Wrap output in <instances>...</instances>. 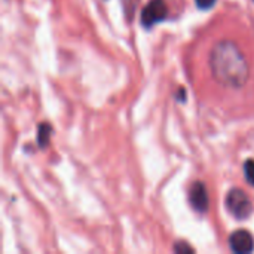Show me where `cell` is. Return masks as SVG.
I'll list each match as a JSON object with an SVG mask.
<instances>
[{
	"mask_svg": "<svg viewBox=\"0 0 254 254\" xmlns=\"http://www.w3.org/2000/svg\"><path fill=\"white\" fill-rule=\"evenodd\" d=\"M51 132H52V128L49 124H42L37 129V141H39V146L40 147H45L48 143H49V138H51Z\"/></svg>",
	"mask_w": 254,
	"mask_h": 254,
	"instance_id": "8992f818",
	"label": "cell"
},
{
	"mask_svg": "<svg viewBox=\"0 0 254 254\" xmlns=\"http://www.w3.org/2000/svg\"><path fill=\"white\" fill-rule=\"evenodd\" d=\"M167 16V4L164 0H150L141 12V24L146 28L153 27Z\"/></svg>",
	"mask_w": 254,
	"mask_h": 254,
	"instance_id": "3957f363",
	"label": "cell"
},
{
	"mask_svg": "<svg viewBox=\"0 0 254 254\" xmlns=\"http://www.w3.org/2000/svg\"><path fill=\"white\" fill-rule=\"evenodd\" d=\"M195 1H196L198 7H201V9H210V7L214 6V3L217 0H195Z\"/></svg>",
	"mask_w": 254,
	"mask_h": 254,
	"instance_id": "9c48e42d",
	"label": "cell"
},
{
	"mask_svg": "<svg viewBox=\"0 0 254 254\" xmlns=\"http://www.w3.org/2000/svg\"><path fill=\"white\" fill-rule=\"evenodd\" d=\"M226 208L228 211L238 220H246L250 217L253 207L247 193L241 189H232L226 196Z\"/></svg>",
	"mask_w": 254,
	"mask_h": 254,
	"instance_id": "7a4b0ae2",
	"label": "cell"
},
{
	"mask_svg": "<svg viewBox=\"0 0 254 254\" xmlns=\"http://www.w3.org/2000/svg\"><path fill=\"white\" fill-rule=\"evenodd\" d=\"M174 252L176 253H193L195 250L190 246H188L186 243H177L174 247Z\"/></svg>",
	"mask_w": 254,
	"mask_h": 254,
	"instance_id": "ba28073f",
	"label": "cell"
},
{
	"mask_svg": "<svg viewBox=\"0 0 254 254\" xmlns=\"http://www.w3.org/2000/svg\"><path fill=\"white\" fill-rule=\"evenodd\" d=\"M244 174H246V179L247 182L254 186V161L253 159H249L244 165Z\"/></svg>",
	"mask_w": 254,
	"mask_h": 254,
	"instance_id": "52a82bcc",
	"label": "cell"
},
{
	"mask_svg": "<svg viewBox=\"0 0 254 254\" xmlns=\"http://www.w3.org/2000/svg\"><path fill=\"white\" fill-rule=\"evenodd\" d=\"M189 199L192 207L199 211V213H205L208 210V193L205 189V185L201 182H195L190 188L189 192Z\"/></svg>",
	"mask_w": 254,
	"mask_h": 254,
	"instance_id": "5b68a950",
	"label": "cell"
},
{
	"mask_svg": "<svg viewBox=\"0 0 254 254\" xmlns=\"http://www.w3.org/2000/svg\"><path fill=\"white\" fill-rule=\"evenodd\" d=\"M214 79L226 88H241L249 80V64L241 49L231 40L219 42L210 54Z\"/></svg>",
	"mask_w": 254,
	"mask_h": 254,
	"instance_id": "6da1fadb",
	"label": "cell"
},
{
	"mask_svg": "<svg viewBox=\"0 0 254 254\" xmlns=\"http://www.w3.org/2000/svg\"><path fill=\"white\" fill-rule=\"evenodd\" d=\"M229 244L234 253L238 254H247L252 253L254 250V238L253 235L244 229L235 231L231 238H229Z\"/></svg>",
	"mask_w": 254,
	"mask_h": 254,
	"instance_id": "277c9868",
	"label": "cell"
}]
</instances>
